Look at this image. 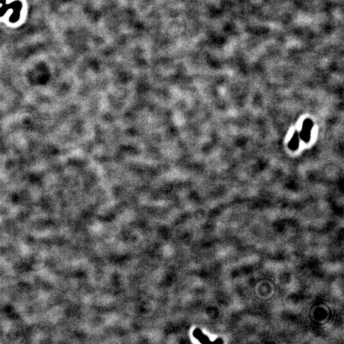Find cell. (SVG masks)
Instances as JSON below:
<instances>
[{
  "label": "cell",
  "instance_id": "cell-1",
  "mask_svg": "<svg viewBox=\"0 0 344 344\" xmlns=\"http://www.w3.org/2000/svg\"><path fill=\"white\" fill-rule=\"evenodd\" d=\"M193 336L194 338L200 341L201 343H206L210 342V339L207 336L202 333V331L199 329H196L193 332Z\"/></svg>",
  "mask_w": 344,
  "mask_h": 344
}]
</instances>
